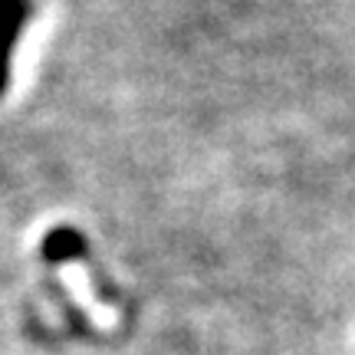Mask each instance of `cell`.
<instances>
[{
	"label": "cell",
	"instance_id": "7a4b0ae2",
	"mask_svg": "<svg viewBox=\"0 0 355 355\" xmlns=\"http://www.w3.org/2000/svg\"><path fill=\"white\" fill-rule=\"evenodd\" d=\"M83 234H76V230L69 227H60L53 230V234H46V243H43V254L50 257V260H69V257H79L83 254Z\"/></svg>",
	"mask_w": 355,
	"mask_h": 355
},
{
	"label": "cell",
	"instance_id": "6da1fadb",
	"mask_svg": "<svg viewBox=\"0 0 355 355\" xmlns=\"http://www.w3.org/2000/svg\"><path fill=\"white\" fill-rule=\"evenodd\" d=\"M30 17V0H0V96L10 86L13 46Z\"/></svg>",
	"mask_w": 355,
	"mask_h": 355
}]
</instances>
